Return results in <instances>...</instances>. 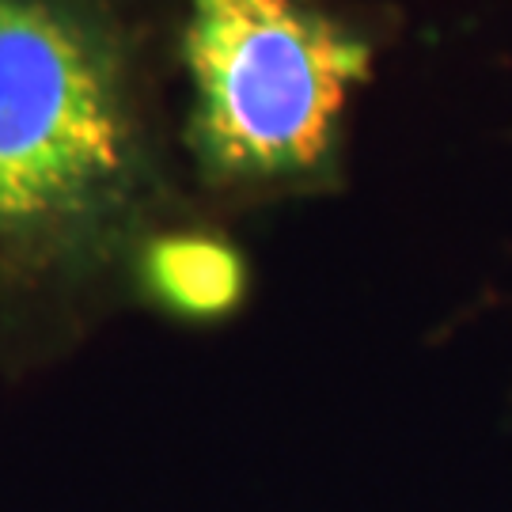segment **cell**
<instances>
[{"label": "cell", "instance_id": "cell-3", "mask_svg": "<svg viewBox=\"0 0 512 512\" xmlns=\"http://www.w3.org/2000/svg\"><path fill=\"white\" fill-rule=\"evenodd\" d=\"M126 293L167 323L224 327L251 300V262L220 228L167 220L129 258Z\"/></svg>", "mask_w": 512, "mask_h": 512}, {"label": "cell", "instance_id": "cell-2", "mask_svg": "<svg viewBox=\"0 0 512 512\" xmlns=\"http://www.w3.org/2000/svg\"><path fill=\"white\" fill-rule=\"evenodd\" d=\"M183 145L220 202H274L334 183L342 122L372 42L319 0H183Z\"/></svg>", "mask_w": 512, "mask_h": 512}, {"label": "cell", "instance_id": "cell-1", "mask_svg": "<svg viewBox=\"0 0 512 512\" xmlns=\"http://www.w3.org/2000/svg\"><path fill=\"white\" fill-rule=\"evenodd\" d=\"M160 65L122 0H0V293L126 285L175 220Z\"/></svg>", "mask_w": 512, "mask_h": 512}]
</instances>
